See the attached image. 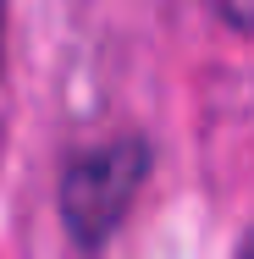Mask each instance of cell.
I'll return each instance as SVG.
<instances>
[{
    "instance_id": "cell-4",
    "label": "cell",
    "mask_w": 254,
    "mask_h": 259,
    "mask_svg": "<svg viewBox=\"0 0 254 259\" xmlns=\"http://www.w3.org/2000/svg\"><path fill=\"white\" fill-rule=\"evenodd\" d=\"M0 45H6V0H0Z\"/></svg>"
},
{
    "instance_id": "cell-2",
    "label": "cell",
    "mask_w": 254,
    "mask_h": 259,
    "mask_svg": "<svg viewBox=\"0 0 254 259\" xmlns=\"http://www.w3.org/2000/svg\"><path fill=\"white\" fill-rule=\"evenodd\" d=\"M210 6H215V17H221L232 33L254 39V0H210Z\"/></svg>"
},
{
    "instance_id": "cell-1",
    "label": "cell",
    "mask_w": 254,
    "mask_h": 259,
    "mask_svg": "<svg viewBox=\"0 0 254 259\" xmlns=\"http://www.w3.org/2000/svg\"><path fill=\"white\" fill-rule=\"evenodd\" d=\"M155 171V144L144 133H116L100 144H83L61 160L55 177V215L66 243L83 259L105 254L122 232V221L133 215L144 182Z\"/></svg>"
},
{
    "instance_id": "cell-3",
    "label": "cell",
    "mask_w": 254,
    "mask_h": 259,
    "mask_svg": "<svg viewBox=\"0 0 254 259\" xmlns=\"http://www.w3.org/2000/svg\"><path fill=\"white\" fill-rule=\"evenodd\" d=\"M238 259H254V232L243 237V248H238Z\"/></svg>"
}]
</instances>
